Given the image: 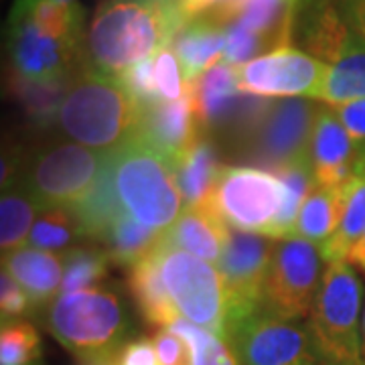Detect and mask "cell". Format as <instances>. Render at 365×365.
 <instances>
[{
	"mask_svg": "<svg viewBox=\"0 0 365 365\" xmlns=\"http://www.w3.org/2000/svg\"><path fill=\"white\" fill-rule=\"evenodd\" d=\"M325 76V61L290 45L237 67L240 90L258 98H319Z\"/></svg>",
	"mask_w": 365,
	"mask_h": 365,
	"instance_id": "4fadbf2b",
	"label": "cell"
},
{
	"mask_svg": "<svg viewBox=\"0 0 365 365\" xmlns=\"http://www.w3.org/2000/svg\"><path fill=\"white\" fill-rule=\"evenodd\" d=\"M361 282L345 260L327 264L314 299L309 331L321 361L359 359Z\"/></svg>",
	"mask_w": 365,
	"mask_h": 365,
	"instance_id": "8992f818",
	"label": "cell"
},
{
	"mask_svg": "<svg viewBox=\"0 0 365 365\" xmlns=\"http://www.w3.org/2000/svg\"><path fill=\"white\" fill-rule=\"evenodd\" d=\"M364 353H365V311H364Z\"/></svg>",
	"mask_w": 365,
	"mask_h": 365,
	"instance_id": "f6af8a7d",
	"label": "cell"
},
{
	"mask_svg": "<svg viewBox=\"0 0 365 365\" xmlns=\"http://www.w3.org/2000/svg\"><path fill=\"white\" fill-rule=\"evenodd\" d=\"M187 23L179 0H104L86 39L90 69L120 78L169 47Z\"/></svg>",
	"mask_w": 365,
	"mask_h": 365,
	"instance_id": "7a4b0ae2",
	"label": "cell"
},
{
	"mask_svg": "<svg viewBox=\"0 0 365 365\" xmlns=\"http://www.w3.org/2000/svg\"><path fill=\"white\" fill-rule=\"evenodd\" d=\"M160 365H191V353L187 343L169 329L158 331L153 337Z\"/></svg>",
	"mask_w": 365,
	"mask_h": 365,
	"instance_id": "f35d334b",
	"label": "cell"
},
{
	"mask_svg": "<svg viewBox=\"0 0 365 365\" xmlns=\"http://www.w3.org/2000/svg\"><path fill=\"white\" fill-rule=\"evenodd\" d=\"M339 9L345 21L365 37V0H339Z\"/></svg>",
	"mask_w": 365,
	"mask_h": 365,
	"instance_id": "b9f144b4",
	"label": "cell"
},
{
	"mask_svg": "<svg viewBox=\"0 0 365 365\" xmlns=\"http://www.w3.org/2000/svg\"><path fill=\"white\" fill-rule=\"evenodd\" d=\"M240 365H317L319 353L309 327L262 307L227 329Z\"/></svg>",
	"mask_w": 365,
	"mask_h": 365,
	"instance_id": "30bf717a",
	"label": "cell"
},
{
	"mask_svg": "<svg viewBox=\"0 0 365 365\" xmlns=\"http://www.w3.org/2000/svg\"><path fill=\"white\" fill-rule=\"evenodd\" d=\"M357 148L331 108H319L311 136V167L317 187L337 189L349 185L355 170Z\"/></svg>",
	"mask_w": 365,
	"mask_h": 365,
	"instance_id": "9a60e30c",
	"label": "cell"
},
{
	"mask_svg": "<svg viewBox=\"0 0 365 365\" xmlns=\"http://www.w3.org/2000/svg\"><path fill=\"white\" fill-rule=\"evenodd\" d=\"M349 185L337 189L314 187L313 193L307 197L304 205L300 209L294 237L309 240L313 244H325L337 232L343 220V211L349 197Z\"/></svg>",
	"mask_w": 365,
	"mask_h": 365,
	"instance_id": "d4e9b609",
	"label": "cell"
},
{
	"mask_svg": "<svg viewBox=\"0 0 365 365\" xmlns=\"http://www.w3.org/2000/svg\"><path fill=\"white\" fill-rule=\"evenodd\" d=\"M294 2H299V0H294Z\"/></svg>",
	"mask_w": 365,
	"mask_h": 365,
	"instance_id": "c3c4849f",
	"label": "cell"
},
{
	"mask_svg": "<svg viewBox=\"0 0 365 365\" xmlns=\"http://www.w3.org/2000/svg\"><path fill=\"white\" fill-rule=\"evenodd\" d=\"M319 108L300 98L270 102L246 134L242 144L254 163L270 173L300 160H311V136Z\"/></svg>",
	"mask_w": 365,
	"mask_h": 365,
	"instance_id": "ba28073f",
	"label": "cell"
},
{
	"mask_svg": "<svg viewBox=\"0 0 365 365\" xmlns=\"http://www.w3.org/2000/svg\"><path fill=\"white\" fill-rule=\"evenodd\" d=\"M128 288L138 304V311L148 325L167 329L181 317L173 299L169 297V290L165 287L155 252L130 266Z\"/></svg>",
	"mask_w": 365,
	"mask_h": 365,
	"instance_id": "603a6c76",
	"label": "cell"
},
{
	"mask_svg": "<svg viewBox=\"0 0 365 365\" xmlns=\"http://www.w3.org/2000/svg\"><path fill=\"white\" fill-rule=\"evenodd\" d=\"M108 153L83 144H61L43 153L26 179V189L41 209H76L102 179Z\"/></svg>",
	"mask_w": 365,
	"mask_h": 365,
	"instance_id": "9c48e42d",
	"label": "cell"
},
{
	"mask_svg": "<svg viewBox=\"0 0 365 365\" xmlns=\"http://www.w3.org/2000/svg\"><path fill=\"white\" fill-rule=\"evenodd\" d=\"M321 252L302 237L276 242L264 287V309L284 319H302L313 311L321 287Z\"/></svg>",
	"mask_w": 365,
	"mask_h": 365,
	"instance_id": "8fae6325",
	"label": "cell"
},
{
	"mask_svg": "<svg viewBox=\"0 0 365 365\" xmlns=\"http://www.w3.org/2000/svg\"><path fill=\"white\" fill-rule=\"evenodd\" d=\"M167 329L177 333L187 343L191 353V365H240L237 357H234V353L230 351L225 341L201 327L193 325L191 321L179 317Z\"/></svg>",
	"mask_w": 365,
	"mask_h": 365,
	"instance_id": "1f68e13d",
	"label": "cell"
},
{
	"mask_svg": "<svg viewBox=\"0 0 365 365\" xmlns=\"http://www.w3.org/2000/svg\"><path fill=\"white\" fill-rule=\"evenodd\" d=\"M9 53L16 76L35 83H67L78 49L45 35L25 14L11 11Z\"/></svg>",
	"mask_w": 365,
	"mask_h": 365,
	"instance_id": "5bb4252c",
	"label": "cell"
},
{
	"mask_svg": "<svg viewBox=\"0 0 365 365\" xmlns=\"http://www.w3.org/2000/svg\"><path fill=\"white\" fill-rule=\"evenodd\" d=\"M177 181L181 189L182 201L187 207H199L207 201L213 191L223 165L217 160V153L211 140L203 138V134L195 144L182 155L177 163Z\"/></svg>",
	"mask_w": 365,
	"mask_h": 365,
	"instance_id": "cb8c5ba5",
	"label": "cell"
},
{
	"mask_svg": "<svg viewBox=\"0 0 365 365\" xmlns=\"http://www.w3.org/2000/svg\"><path fill=\"white\" fill-rule=\"evenodd\" d=\"M0 311H2V321H11L26 313H33L29 294L6 270H2L0 276Z\"/></svg>",
	"mask_w": 365,
	"mask_h": 365,
	"instance_id": "74e56055",
	"label": "cell"
},
{
	"mask_svg": "<svg viewBox=\"0 0 365 365\" xmlns=\"http://www.w3.org/2000/svg\"><path fill=\"white\" fill-rule=\"evenodd\" d=\"M108 254L100 250L73 248L63 254V282L61 294L93 288L108 274Z\"/></svg>",
	"mask_w": 365,
	"mask_h": 365,
	"instance_id": "d6a6232c",
	"label": "cell"
},
{
	"mask_svg": "<svg viewBox=\"0 0 365 365\" xmlns=\"http://www.w3.org/2000/svg\"><path fill=\"white\" fill-rule=\"evenodd\" d=\"M66 2H76V0H66Z\"/></svg>",
	"mask_w": 365,
	"mask_h": 365,
	"instance_id": "7dc6e473",
	"label": "cell"
},
{
	"mask_svg": "<svg viewBox=\"0 0 365 365\" xmlns=\"http://www.w3.org/2000/svg\"><path fill=\"white\" fill-rule=\"evenodd\" d=\"M45 325L67 351L91 365L110 364L130 333L120 297L100 287L59 294Z\"/></svg>",
	"mask_w": 365,
	"mask_h": 365,
	"instance_id": "277c9868",
	"label": "cell"
},
{
	"mask_svg": "<svg viewBox=\"0 0 365 365\" xmlns=\"http://www.w3.org/2000/svg\"><path fill=\"white\" fill-rule=\"evenodd\" d=\"M104 365H116V361H110V364H104Z\"/></svg>",
	"mask_w": 365,
	"mask_h": 365,
	"instance_id": "bcb514c9",
	"label": "cell"
},
{
	"mask_svg": "<svg viewBox=\"0 0 365 365\" xmlns=\"http://www.w3.org/2000/svg\"><path fill=\"white\" fill-rule=\"evenodd\" d=\"M276 242L260 234L230 230L220 260L227 297V329L264 307V287Z\"/></svg>",
	"mask_w": 365,
	"mask_h": 365,
	"instance_id": "7c38bea8",
	"label": "cell"
},
{
	"mask_svg": "<svg viewBox=\"0 0 365 365\" xmlns=\"http://www.w3.org/2000/svg\"><path fill=\"white\" fill-rule=\"evenodd\" d=\"M284 187L270 170L223 165L213 191L199 207L213 211L225 225L270 237L282 209Z\"/></svg>",
	"mask_w": 365,
	"mask_h": 365,
	"instance_id": "52a82bcc",
	"label": "cell"
},
{
	"mask_svg": "<svg viewBox=\"0 0 365 365\" xmlns=\"http://www.w3.org/2000/svg\"><path fill=\"white\" fill-rule=\"evenodd\" d=\"M140 134L177 163L201 136L189 88L181 100H160L157 104L146 106Z\"/></svg>",
	"mask_w": 365,
	"mask_h": 365,
	"instance_id": "e0dca14e",
	"label": "cell"
},
{
	"mask_svg": "<svg viewBox=\"0 0 365 365\" xmlns=\"http://www.w3.org/2000/svg\"><path fill=\"white\" fill-rule=\"evenodd\" d=\"M41 357L37 329L19 319L2 321L0 331V365H35Z\"/></svg>",
	"mask_w": 365,
	"mask_h": 365,
	"instance_id": "836d02e7",
	"label": "cell"
},
{
	"mask_svg": "<svg viewBox=\"0 0 365 365\" xmlns=\"http://www.w3.org/2000/svg\"><path fill=\"white\" fill-rule=\"evenodd\" d=\"M11 90L25 106L26 116L41 128H47L59 116L67 83H35L13 73Z\"/></svg>",
	"mask_w": 365,
	"mask_h": 365,
	"instance_id": "4dcf8cb0",
	"label": "cell"
},
{
	"mask_svg": "<svg viewBox=\"0 0 365 365\" xmlns=\"http://www.w3.org/2000/svg\"><path fill=\"white\" fill-rule=\"evenodd\" d=\"M13 11L25 14L45 35L79 49L83 31V9L79 6L78 0H14Z\"/></svg>",
	"mask_w": 365,
	"mask_h": 365,
	"instance_id": "484cf974",
	"label": "cell"
},
{
	"mask_svg": "<svg viewBox=\"0 0 365 365\" xmlns=\"http://www.w3.org/2000/svg\"><path fill=\"white\" fill-rule=\"evenodd\" d=\"M347 260L355 264L357 268H361L365 272V232L359 235V240L353 244V248L349 250V254H347Z\"/></svg>",
	"mask_w": 365,
	"mask_h": 365,
	"instance_id": "7bdbcfd3",
	"label": "cell"
},
{
	"mask_svg": "<svg viewBox=\"0 0 365 365\" xmlns=\"http://www.w3.org/2000/svg\"><path fill=\"white\" fill-rule=\"evenodd\" d=\"M122 83L130 90V93L146 108L160 102V93L157 88V79H155V55L143 59L140 63L132 66L128 71H124L122 76Z\"/></svg>",
	"mask_w": 365,
	"mask_h": 365,
	"instance_id": "8d00e7d4",
	"label": "cell"
},
{
	"mask_svg": "<svg viewBox=\"0 0 365 365\" xmlns=\"http://www.w3.org/2000/svg\"><path fill=\"white\" fill-rule=\"evenodd\" d=\"M165 237L201 260L220 264L230 237V225H225L207 207H185Z\"/></svg>",
	"mask_w": 365,
	"mask_h": 365,
	"instance_id": "ffe728a7",
	"label": "cell"
},
{
	"mask_svg": "<svg viewBox=\"0 0 365 365\" xmlns=\"http://www.w3.org/2000/svg\"><path fill=\"white\" fill-rule=\"evenodd\" d=\"M165 234L167 232L148 227L126 213H116L100 227L93 240L104 246L110 262L130 268L136 262L150 256L165 240Z\"/></svg>",
	"mask_w": 365,
	"mask_h": 365,
	"instance_id": "44dd1931",
	"label": "cell"
},
{
	"mask_svg": "<svg viewBox=\"0 0 365 365\" xmlns=\"http://www.w3.org/2000/svg\"><path fill=\"white\" fill-rule=\"evenodd\" d=\"M116 365H160L153 339H136L126 343L118 355Z\"/></svg>",
	"mask_w": 365,
	"mask_h": 365,
	"instance_id": "60d3db41",
	"label": "cell"
},
{
	"mask_svg": "<svg viewBox=\"0 0 365 365\" xmlns=\"http://www.w3.org/2000/svg\"><path fill=\"white\" fill-rule=\"evenodd\" d=\"M71 211L91 240L116 213L167 232L182 213L177 165L143 134H136L108 153L98 187Z\"/></svg>",
	"mask_w": 365,
	"mask_h": 365,
	"instance_id": "6da1fadb",
	"label": "cell"
},
{
	"mask_svg": "<svg viewBox=\"0 0 365 365\" xmlns=\"http://www.w3.org/2000/svg\"><path fill=\"white\" fill-rule=\"evenodd\" d=\"M365 232V150L357 155L355 170H353L351 185H349V197L343 211L337 232L321 244V256L327 264L339 262L347 258L353 244L359 240Z\"/></svg>",
	"mask_w": 365,
	"mask_h": 365,
	"instance_id": "4316f807",
	"label": "cell"
},
{
	"mask_svg": "<svg viewBox=\"0 0 365 365\" xmlns=\"http://www.w3.org/2000/svg\"><path fill=\"white\" fill-rule=\"evenodd\" d=\"M365 98V37L353 31L339 55L327 66L319 100L341 106Z\"/></svg>",
	"mask_w": 365,
	"mask_h": 365,
	"instance_id": "7402d4cb",
	"label": "cell"
},
{
	"mask_svg": "<svg viewBox=\"0 0 365 365\" xmlns=\"http://www.w3.org/2000/svg\"><path fill=\"white\" fill-rule=\"evenodd\" d=\"M155 79H157L158 93L163 100L175 102L187 93V83L182 79L179 59L173 49L165 47L155 55Z\"/></svg>",
	"mask_w": 365,
	"mask_h": 365,
	"instance_id": "d590c367",
	"label": "cell"
},
{
	"mask_svg": "<svg viewBox=\"0 0 365 365\" xmlns=\"http://www.w3.org/2000/svg\"><path fill=\"white\" fill-rule=\"evenodd\" d=\"M144 110L122 79L90 69L67 88L57 120L71 140L110 153L140 134Z\"/></svg>",
	"mask_w": 365,
	"mask_h": 365,
	"instance_id": "3957f363",
	"label": "cell"
},
{
	"mask_svg": "<svg viewBox=\"0 0 365 365\" xmlns=\"http://www.w3.org/2000/svg\"><path fill=\"white\" fill-rule=\"evenodd\" d=\"M274 175L280 179L282 187H284V201H282V209L272 225L270 237L272 240L294 237V227H297L300 209L304 205L307 197L311 195L317 187L311 160H300L294 165H288L284 169L276 170Z\"/></svg>",
	"mask_w": 365,
	"mask_h": 365,
	"instance_id": "f1b7e54d",
	"label": "cell"
},
{
	"mask_svg": "<svg viewBox=\"0 0 365 365\" xmlns=\"http://www.w3.org/2000/svg\"><path fill=\"white\" fill-rule=\"evenodd\" d=\"M333 110L341 120V124L345 126L347 134L351 136L357 153L365 150V98L349 102V104L335 106Z\"/></svg>",
	"mask_w": 365,
	"mask_h": 365,
	"instance_id": "ab89813d",
	"label": "cell"
},
{
	"mask_svg": "<svg viewBox=\"0 0 365 365\" xmlns=\"http://www.w3.org/2000/svg\"><path fill=\"white\" fill-rule=\"evenodd\" d=\"M2 270H6L23 287L31 299L33 311H37L55 299L57 290H61L63 256L33 246H23L11 254H4Z\"/></svg>",
	"mask_w": 365,
	"mask_h": 365,
	"instance_id": "d6986e66",
	"label": "cell"
},
{
	"mask_svg": "<svg viewBox=\"0 0 365 365\" xmlns=\"http://www.w3.org/2000/svg\"><path fill=\"white\" fill-rule=\"evenodd\" d=\"M321 365H365L361 359H353V361H323Z\"/></svg>",
	"mask_w": 365,
	"mask_h": 365,
	"instance_id": "ee69618b",
	"label": "cell"
},
{
	"mask_svg": "<svg viewBox=\"0 0 365 365\" xmlns=\"http://www.w3.org/2000/svg\"><path fill=\"white\" fill-rule=\"evenodd\" d=\"M39 203L25 182H13L2 189L0 201V246L2 256L23 248L35 225V213Z\"/></svg>",
	"mask_w": 365,
	"mask_h": 365,
	"instance_id": "83f0119b",
	"label": "cell"
},
{
	"mask_svg": "<svg viewBox=\"0 0 365 365\" xmlns=\"http://www.w3.org/2000/svg\"><path fill=\"white\" fill-rule=\"evenodd\" d=\"M155 258L182 319L227 343V297L215 264L177 248L167 237L155 250Z\"/></svg>",
	"mask_w": 365,
	"mask_h": 365,
	"instance_id": "5b68a950",
	"label": "cell"
},
{
	"mask_svg": "<svg viewBox=\"0 0 365 365\" xmlns=\"http://www.w3.org/2000/svg\"><path fill=\"white\" fill-rule=\"evenodd\" d=\"M225 43L227 25L207 13L199 14L182 26L170 43V49L179 59L185 83H193L215 66L223 57Z\"/></svg>",
	"mask_w": 365,
	"mask_h": 365,
	"instance_id": "ac0fdd59",
	"label": "cell"
},
{
	"mask_svg": "<svg viewBox=\"0 0 365 365\" xmlns=\"http://www.w3.org/2000/svg\"><path fill=\"white\" fill-rule=\"evenodd\" d=\"M266 47H272L268 39H264L262 35L234 21L227 25V43L223 51V63L234 67L244 66L252 59H256V55H260Z\"/></svg>",
	"mask_w": 365,
	"mask_h": 365,
	"instance_id": "e575fe53",
	"label": "cell"
},
{
	"mask_svg": "<svg viewBox=\"0 0 365 365\" xmlns=\"http://www.w3.org/2000/svg\"><path fill=\"white\" fill-rule=\"evenodd\" d=\"M355 31L341 13L339 0H300L294 9L292 35L327 66L339 55Z\"/></svg>",
	"mask_w": 365,
	"mask_h": 365,
	"instance_id": "2e32d148",
	"label": "cell"
},
{
	"mask_svg": "<svg viewBox=\"0 0 365 365\" xmlns=\"http://www.w3.org/2000/svg\"><path fill=\"white\" fill-rule=\"evenodd\" d=\"M79 237H86L78 215L71 209L47 207L41 209V215L35 220V225L29 235V246L47 252L71 246Z\"/></svg>",
	"mask_w": 365,
	"mask_h": 365,
	"instance_id": "f546056e",
	"label": "cell"
}]
</instances>
